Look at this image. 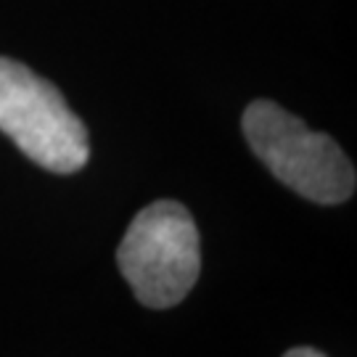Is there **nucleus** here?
I'll return each mask as SVG.
<instances>
[{
    "label": "nucleus",
    "mask_w": 357,
    "mask_h": 357,
    "mask_svg": "<svg viewBox=\"0 0 357 357\" xmlns=\"http://www.w3.org/2000/svg\"><path fill=\"white\" fill-rule=\"evenodd\" d=\"M246 143L283 185L315 204H342L355 193V167L331 135L312 132L273 101H255L241 119Z\"/></svg>",
    "instance_id": "f257e3e1"
},
{
    "label": "nucleus",
    "mask_w": 357,
    "mask_h": 357,
    "mask_svg": "<svg viewBox=\"0 0 357 357\" xmlns=\"http://www.w3.org/2000/svg\"><path fill=\"white\" fill-rule=\"evenodd\" d=\"M116 265L141 305H180L202 273V241L191 212L169 199L141 209L116 249Z\"/></svg>",
    "instance_id": "f03ea898"
},
{
    "label": "nucleus",
    "mask_w": 357,
    "mask_h": 357,
    "mask_svg": "<svg viewBox=\"0 0 357 357\" xmlns=\"http://www.w3.org/2000/svg\"><path fill=\"white\" fill-rule=\"evenodd\" d=\"M0 132L43 169L79 172L90 159L88 130L59 88L29 66L0 56Z\"/></svg>",
    "instance_id": "7ed1b4c3"
},
{
    "label": "nucleus",
    "mask_w": 357,
    "mask_h": 357,
    "mask_svg": "<svg viewBox=\"0 0 357 357\" xmlns=\"http://www.w3.org/2000/svg\"><path fill=\"white\" fill-rule=\"evenodd\" d=\"M283 357H326V355L320 349H312V347H294Z\"/></svg>",
    "instance_id": "20e7f679"
}]
</instances>
